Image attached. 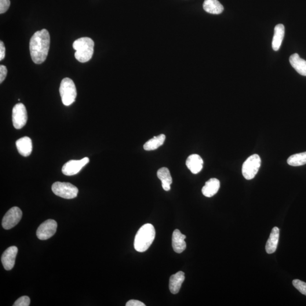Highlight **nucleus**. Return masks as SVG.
<instances>
[{"label": "nucleus", "mask_w": 306, "mask_h": 306, "mask_svg": "<svg viewBox=\"0 0 306 306\" xmlns=\"http://www.w3.org/2000/svg\"><path fill=\"white\" fill-rule=\"evenodd\" d=\"M50 46V35L46 29L38 31L32 35L30 41L31 59L36 64L45 62L48 56Z\"/></svg>", "instance_id": "obj_1"}, {"label": "nucleus", "mask_w": 306, "mask_h": 306, "mask_svg": "<svg viewBox=\"0 0 306 306\" xmlns=\"http://www.w3.org/2000/svg\"><path fill=\"white\" fill-rule=\"evenodd\" d=\"M155 236V230L153 225L147 224L143 225L138 230L134 238V249L137 252H145L152 245Z\"/></svg>", "instance_id": "obj_2"}, {"label": "nucleus", "mask_w": 306, "mask_h": 306, "mask_svg": "<svg viewBox=\"0 0 306 306\" xmlns=\"http://www.w3.org/2000/svg\"><path fill=\"white\" fill-rule=\"evenodd\" d=\"M94 42L88 37L76 39L73 45L76 51V59L81 63H86L92 59L94 53Z\"/></svg>", "instance_id": "obj_3"}, {"label": "nucleus", "mask_w": 306, "mask_h": 306, "mask_svg": "<svg viewBox=\"0 0 306 306\" xmlns=\"http://www.w3.org/2000/svg\"><path fill=\"white\" fill-rule=\"evenodd\" d=\"M60 94L63 103L69 106L76 101V87L73 80L65 78L61 82Z\"/></svg>", "instance_id": "obj_4"}, {"label": "nucleus", "mask_w": 306, "mask_h": 306, "mask_svg": "<svg viewBox=\"0 0 306 306\" xmlns=\"http://www.w3.org/2000/svg\"><path fill=\"white\" fill-rule=\"evenodd\" d=\"M54 194L65 199H72L77 196L78 189L74 185L66 182L57 181L52 186Z\"/></svg>", "instance_id": "obj_5"}, {"label": "nucleus", "mask_w": 306, "mask_h": 306, "mask_svg": "<svg viewBox=\"0 0 306 306\" xmlns=\"http://www.w3.org/2000/svg\"><path fill=\"white\" fill-rule=\"evenodd\" d=\"M261 158L258 154L248 158L242 166V174L247 180L253 179L256 176L261 166Z\"/></svg>", "instance_id": "obj_6"}, {"label": "nucleus", "mask_w": 306, "mask_h": 306, "mask_svg": "<svg viewBox=\"0 0 306 306\" xmlns=\"http://www.w3.org/2000/svg\"><path fill=\"white\" fill-rule=\"evenodd\" d=\"M27 113L25 105L18 103L14 105L12 111V120L14 128L20 129L23 128L27 121Z\"/></svg>", "instance_id": "obj_7"}, {"label": "nucleus", "mask_w": 306, "mask_h": 306, "mask_svg": "<svg viewBox=\"0 0 306 306\" xmlns=\"http://www.w3.org/2000/svg\"><path fill=\"white\" fill-rule=\"evenodd\" d=\"M22 217H23V212L19 207H12L7 212L3 218L2 227L6 230H9L14 228L19 223Z\"/></svg>", "instance_id": "obj_8"}, {"label": "nucleus", "mask_w": 306, "mask_h": 306, "mask_svg": "<svg viewBox=\"0 0 306 306\" xmlns=\"http://www.w3.org/2000/svg\"><path fill=\"white\" fill-rule=\"evenodd\" d=\"M57 227V222L53 220L44 222L38 228L36 235L40 240L48 239L55 234Z\"/></svg>", "instance_id": "obj_9"}, {"label": "nucleus", "mask_w": 306, "mask_h": 306, "mask_svg": "<svg viewBox=\"0 0 306 306\" xmlns=\"http://www.w3.org/2000/svg\"><path fill=\"white\" fill-rule=\"evenodd\" d=\"M89 158L85 157L81 160H71L63 166L62 172L67 176H72L78 174L83 167L89 162Z\"/></svg>", "instance_id": "obj_10"}, {"label": "nucleus", "mask_w": 306, "mask_h": 306, "mask_svg": "<svg viewBox=\"0 0 306 306\" xmlns=\"http://www.w3.org/2000/svg\"><path fill=\"white\" fill-rule=\"evenodd\" d=\"M17 253L18 249L16 246L9 247L3 253L1 262L6 271H10L14 267Z\"/></svg>", "instance_id": "obj_11"}, {"label": "nucleus", "mask_w": 306, "mask_h": 306, "mask_svg": "<svg viewBox=\"0 0 306 306\" xmlns=\"http://www.w3.org/2000/svg\"><path fill=\"white\" fill-rule=\"evenodd\" d=\"M186 236L182 234L178 230H175L173 234L172 245L174 251L178 254H181L186 249L185 239Z\"/></svg>", "instance_id": "obj_12"}, {"label": "nucleus", "mask_w": 306, "mask_h": 306, "mask_svg": "<svg viewBox=\"0 0 306 306\" xmlns=\"http://www.w3.org/2000/svg\"><path fill=\"white\" fill-rule=\"evenodd\" d=\"M16 147L18 152L21 155L28 156L32 151V143L30 137L26 136L20 138L16 141Z\"/></svg>", "instance_id": "obj_13"}, {"label": "nucleus", "mask_w": 306, "mask_h": 306, "mask_svg": "<svg viewBox=\"0 0 306 306\" xmlns=\"http://www.w3.org/2000/svg\"><path fill=\"white\" fill-rule=\"evenodd\" d=\"M203 160L198 154L189 155L186 161L188 169L194 174H198L203 168Z\"/></svg>", "instance_id": "obj_14"}, {"label": "nucleus", "mask_w": 306, "mask_h": 306, "mask_svg": "<svg viewBox=\"0 0 306 306\" xmlns=\"http://www.w3.org/2000/svg\"><path fill=\"white\" fill-rule=\"evenodd\" d=\"M185 280L184 273L182 271L178 272L176 274L170 277L169 282V289L171 293L176 294L179 291L182 283Z\"/></svg>", "instance_id": "obj_15"}, {"label": "nucleus", "mask_w": 306, "mask_h": 306, "mask_svg": "<svg viewBox=\"0 0 306 306\" xmlns=\"http://www.w3.org/2000/svg\"><path fill=\"white\" fill-rule=\"evenodd\" d=\"M280 237V229L278 227L273 228L270 236L265 246V250L268 254L274 253L278 248Z\"/></svg>", "instance_id": "obj_16"}, {"label": "nucleus", "mask_w": 306, "mask_h": 306, "mask_svg": "<svg viewBox=\"0 0 306 306\" xmlns=\"http://www.w3.org/2000/svg\"><path fill=\"white\" fill-rule=\"evenodd\" d=\"M220 187V182L217 178H210L206 182L205 185L203 187V194L207 198H211L217 194Z\"/></svg>", "instance_id": "obj_17"}, {"label": "nucleus", "mask_w": 306, "mask_h": 306, "mask_svg": "<svg viewBox=\"0 0 306 306\" xmlns=\"http://www.w3.org/2000/svg\"><path fill=\"white\" fill-rule=\"evenodd\" d=\"M291 66L295 69L299 74L306 76V61L301 59L299 54L294 53L289 58Z\"/></svg>", "instance_id": "obj_18"}, {"label": "nucleus", "mask_w": 306, "mask_h": 306, "mask_svg": "<svg viewBox=\"0 0 306 306\" xmlns=\"http://www.w3.org/2000/svg\"><path fill=\"white\" fill-rule=\"evenodd\" d=\"M285 35V27L282 24L276 25L275 27V33L272 41V48L273 50L278 51L281 44Z\"/></svg>", "instance_id": "obj_19"}, {"label": "nucleus", "mask_w": 306, "mask_h": 306, "mask_svg": "<svg viewBox=\"0 0 306 306\" xmlns=\"http://www.w3.org/2000/svg\"><path fill=\"white\" fill-rule=\"evenodd\" d=\"M157 177L162 182L164 190L169 191L171 189V184L173 183V178L170 171L166 167H162L157 171Z\"/></svg>", "instance_id": "obj_20"}, {"label": "nucleus", "mask_w": 306, "mask_h": 306, "mask_svg": "<svg viewBox=\"0 0 306 306\" xmlns=\"http://www.w3.org/2000/svg\"><path fill=\"white\" fill-rule=\"evenodd\" d=\"M203 8L207 13L212 14H220L224 10L223 5L218 0H205Z\"/></svg>", "instance_id": "obj_21"}, {"label": "nucleus", "mask_w": 306, "mask_h": 306, "mask_svg": "<svg viewBox=\"0 0 306 306\" xmlns=\"http://www.w3.org/2000/svg\"><path fill=\"white\" fill-rule=\"evenodd\" d=\"M166 139L165 134H160L158 136H155L149 140L144 145L145 151H152L156 150L163 144Z\"/></svg>", "instance_id": "obj_22"}, {"label": "nucleus", "mask_w": 306, "mask_h": 306, "mask_svg": "<svg viewBox=\"0 0 306 306\" xmlns=\"http://www.w3.org/2000/svg\"><path fill=\"white\" fill-rule=\"evenodd\" d=\"M287 163L291 166H300L306 164V152L291 155L287 159Z\"/></svg>", "instance_id": "obj_23"}, {"label": "nucleus", "mask_w": 306, "mask_h": 306, "mask_svg": "<svg viewBox=\"0 0 306 306\" xmlns=\"http://www.w3.org/2000/svg\"><path fill=\"white\" fill-rule=\"evenodd\" d=\"M293 285L300 292L306 296V283L300 280H293Z\"/></svg>", "instance_id": "obj_24"}, {"label": "nucleus", "mask_w": 306, "mask_h": 306, "mask_svg": "<svg viewBox=\"0 0 306 306\" xmlns=\"http://www.w3.org/2000/svg\"><path fill=\"white\" fill-rule=\"evenodd\" d=\"M30 304V299L27 296L21 297L14 302L13 306H28Z\"/></svg>", "instance_id": "obj_25"}, {"label": "nucleus", "mask_w": 306, "mask_h": 306, "mask_svg": "<svg viewBox=\"0 0 306 306\" xmlns=\"http://www.w3.org/2000/svg\"><path fill=\"white\" fill-rule=\"evenodd\" d=\"M10 5V0H0V13H5L9 8Z\"/></svg>", "instance_id": "obj_26"}, {"label": "nucleus", "mask_w": 306, "mask_h": 306, "mask_svg": "<svg viewBox=\"0 0 306 306\" xmlns=\"http://www.w3.org/2000/svg\"><path fill=\"white\" fill-rule=\"evenodd\" d=\"M7 74H8V70H7L6 67L4 65H1L0 66V83H1L4 81Z\"/></svg>", "instance_id": "obj_27"}, {"label": "nucleus", "mask_w": 306, "mask_h": 306, "mask_svg": "<svg viewBox=\"0 0 306 306\" xmlns=\"http://www.w3.org/2000/svg\"><path fill=\"white\" fill-rule=\"evenodd\" d=\"M126 306H145V305L139 301L137 300H130L127 302Z\"/></svg>", "instance_id": "obj_28"}, {"label": "nucleus", "mask_w": 306, "mask_h": 306, "mask_svg": "<svg viewBox=\"0 0 306 306\" xmlns=\"http://www.w3.org/2000/svg\"><path fill=\"white\" fill-rule=\"evenodd\" d=\"M5 56V47L4 44L0 42V60L2 61Z\"/></svg>", "instance_id": "obj_29"}]
</instances>
